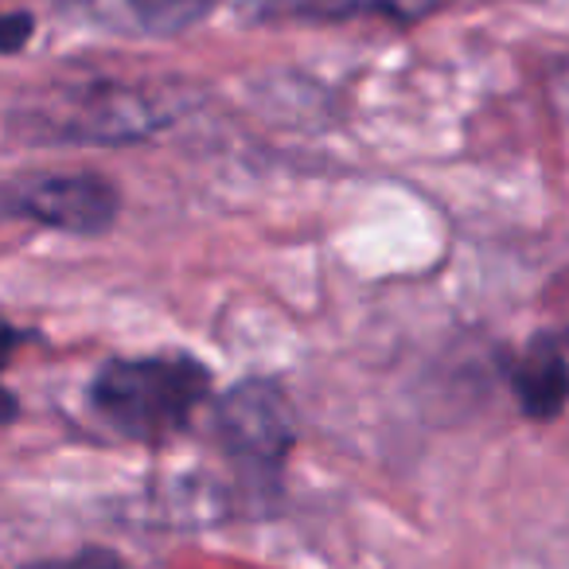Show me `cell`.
<instances>
[{"mask_svg": "<svg viewBox=\"0 0 569 569\" xmlns=\"http://www.w3.org/2000/svg\"><path fill=\"white\" fill-rule=\"evenodd\" d=\"M211 390V375L191 356L110 359L90 382V406L110 429L141 445H164L183 433Z\"/></svg>", "mask_w": 569, "mask_h": 569, "instance_id": "obj_1", "label": "cell"}, {"mask_svg": "<svg viewBox=\"0 0 569 569\" xmlns=\"http://www.w3.org/2000/svg\"><path fill=\"white\" fill-rule=\"evenodd\" d=\"M164 126V110L149 94L121 82L67 87L40 110V129H56L63 141H141Z\"/></svg>", "mask_w": 569, "mask_h": 569, "instance_id": "obj_2", "label": "cell"}, {"mask_svg": "<svg viewBox=\"0 0 569 569\" xmlns=\"http://www.w3.org/2000/svg\"><path fill=\"white\" fill-rule=\"evenodd\" d=\"M0 211L12 219H32L67 234H102L121 211V196L102 176H36L0 188Z\"/></svg>", "mask_w": 569, "mask_h": 569, "instance_id": "obj_3", "label": "cell"}, {"mask_svg": "<svg viewBox=\"0 0 569 569\" xmlns=\"http://www.w3.org/2000/svg\"><path fill=\"white\" fill-rule=\"evenodd\" d=\"M222 449L253 472H277L293 449L289 398L266 379H246L219 402Z\"/></svg>", "mask_w": 569, "mask_h": 569, "instance_id": "obj_4", "label": "cell"}, {"mask_svg": "<svg viewBox=\"0 0 569 569\" xmlns=\"http://www.w3.org/2000/svg\"><path fill=\"white\" fill-rule=\"evenodd\" d=\"M511 387L519 398L522 413L535 421H553L566 406V343L558 332H538L527 343V351L519 356L511 371Z\"/></svg>", "mask_w": 569, "mask_h": 569, "instance_id": "obj_5", "label": "cell"}, {"mask_svg": "<svg viewBox=\"0 0 569 569\" xmlns=\"http://www.w3.org/2000/svg\"><path fill=\"white\" fill-rule=\"evenodd\" d=\"M437 0H269V17L289 20H356V17H382L395 24H413L429 17Z\"/></svg>", "mask_w": 569, "mask_h": 569, "instance_id": "obj_6", "label": "cell"}, {"mask_svg": "<svg viewBox=\"0 0 569 569\" xmlns=\"http://www.w3.org/2000/svg\"><path fill=\"white\" fill-rule=\"evenodd\" d=\"M214 0H118V9L133 20L141 32L172 36L191 28L211 12Z\"/></svg>", "mask_w": 569, "mask_h": 569, "instance_id": "obj_7", "label": "cell"}, {"mask_svg": "<svg viewBox=\"0 0 569 569\" xmlns=\"http://www.w3.org/2000/svg\"><path fill=\"white\" fill-rule=\"evenodd\" d=\"M24 569H133L110 550H82L71 553V558H51V561H32Z\"/></svg>", "mask_w": 569, "mask_h": 569, "instance_id": "obj_8", "label": "cell"}, {"mask_svg": "<svg viewBox=\"0 0 569 569\" xmlns=\"http://www.w3.org/2000/svg\"><path fill=\"white\" fill-rule=\"evenodd\" d=\"M32 17L28 12H0V51H20L28 40H32Z\"/></svg>", "mask_w": 569, "mask_h": 569, "instance_id": "obj_9", "label": "cell"}, {"mask_svg": "<svg viewBox=\"0 0 569 569\" xmlns=\"http://www.w3.org/2000/svg\"><path fill=\"white\" fill-rule=\"evenodd\" d=\"M20 340H24V336H20L12 325H4V320H0V371L9 367V356L17 351V343H20ZM9 418H17V402H12L9 390L0 387V421H9Z\"/></svg>", "mask_w": 569, "mask_h": 569, "instance_id": "obj_10", "label": "cell"}]
</instances>
